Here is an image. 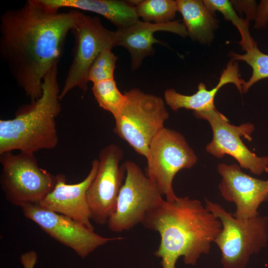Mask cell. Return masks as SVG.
<instances>
[{"mask_svg": "<svg viewBox=\"0 0 268 268\" xmlns=\"http://www.w3.org/2000/svg\"><path fill=\"white\" fill-rule=\"evenodd\" d=\"M205 206L221 221V230L214 243L221 252L223 268H246L250 257L268 242V218L258 216L239 220L220 204L205 199Z\"/></svg>", "mask_w": 268, "mask_h": 268, "instance_id": "4", "label": "cell"}, {"mask_svg": "<svg viewBox=\"0 0 268 268\" xmlns=\"http://www.w3.org/2000/svg\"><path fill=\"white\" fill-rule=\"evenodd\" d=\"M24 268H34L37 261V254L33 251L23 254L20 258Z\"/></svg>", "mask_w": 268, "mask_h": 268, "instance_id": "26", "label": "cell"}, {"mask_svg": "<svg viewBox=\"0 0 268 268\" xmlns=\"http://www.w3.org/2000/svg\"><path fill=\"white\" fill-rule=\"evenodd\" d=\"M207 9L214 14L216 11L221 12L224 18L230 20L239 30L241 40L239 42L243 50H249L256 46L255 42L249 32V20L240 17L231 1L227 0H202Z\"/></svg>", "mask_w": 268, "mask_h": 268, "instance_id": "20", "label": "cell"}, {"mask_svg": "<svg viewBox=\"0 0 268 268\" xmlns=\"http://www.w3.org/2000/svg\"><path fill=\"white\" fill-rule=\"evenodd\" d=\"M245 82L240 78L238 63L231 59L221 73L219 82L215 87L208 90L205 85L201 82L198 85L197 92L191 95H183L174 89H168L164 94V100L173 111L181 108L192 110L194 112L205 111L215 108L214 104L215 96L223 85L233 83L242 93Z\"/></svg>", "mask_w": 268, "mask_h": 268, "instance_id": "16", "label": "cell"}, {"mask_svg": "<svg viewBox=\"0 0 268 268\" xmlns=\"http://www.w3.org/2000/svg\"><path fill=\"white\" fill-rule=\"evenodd\" d=\"M98 165V160H93L88 175L83 181L75 184H67L64 175H57L54 189L39 204L45 208L66 215L94 231V227L90 222L91 213L87 193L97 174Z\"/></svg>", "mask_w": 268, "mask_h": 268, "instance_id": "14", "label": "cell"}, {"mask_svg": "<svg viewBox=\"0 0 268 268\" xmlns=\"http://www.w3.org/2000/svg\"><path fill=\"white\" fill-rule=\"evenodd\" d=\"M58 70L56 65L44 77L39 98L21 106L13 119L0 120V154L14 150L34 153L57 146L56 119L61 111Z\"/></svg>", "mask_w": 268, "mask_h": 268, "instance_id": "3", "label": "cell"}, {"mask_svg": "<svg viewBox=\"0 0 268 268\" xmlns=\"http://www.w3.org/2000/svg\"><path fill=\"white\" fill-rule=\"evenodd\" d=\"M131 2L134 5L138 17L145 22H169L178 11L176 1L172 0H144Z\"/></svg>", "mask_w": 268, "mask_h": 268, "instance_id": "19", "label": "cell"}, {"mask_svg": "<svg viewBox=\"0 0 268 268\" xmlns=\"http://www.w3.org/2000/svg\"><path fill=\"white\" fill-rule=\"evenodd\" d=\"M255 20L254 27L256 28L266 26L268 23V0L261 1Z\"/></svg>", "mask_w": 268, "mask_h": 268, "instance_id": "25", "label": "cell"}, {"mask_svg": "<svg viewBox=\"0 0 268 268\" xmlns=\"http://www.w3.org/2000/svg\"><path fill=\"white\" fill-rule=\"evenodd\" d=\"M71 31L75 37V46L72 61L59 95L60 101L74 88L86 91L89 70L95 59L104 50L118 46L116 31L104 27L97 17L82 13Z\"/></svg>", "mask_w": 268, "mask_h": 268, "instance_id": "8", "label": "cell"}, {"mask_svg": "<svg viewBox=\"0 0 268 268\" xmlns=\"http://www.w3.org/2000/svg\"><path fill=\"white\" fill-rule=\"evenodd\" d=\"M142 224L160 236L154 254L161 259L162 268H177L180 257L186 265L195 266L202 254L209 253L222 228L220 220L201 201L188 197L173 201L163 199Z\"/></svg>", "mask_w": 268, "mask_h": 268, "instance_id": "2", "label": "cell"}, {"mask_svg": "<svg viewBox=\"0 0 268 268\" xmlns=\"http://www.w3.org/2000/svg\"><path fill=\"white\" fill-rule=\"evenodd\" d=\"M246 52L243 55L235 52L230 53L232 60L244 61L252 68L251 78L243 85V92H246L259 80L268 78V55L261 52L257 46Z\"/></svg>", "mask_w": 268, "mask_h": 268, "instance_id": "22", "label": "cell"}, {"mask_svg": "<svg viewBox=\"0 0 268 268\" xmlns=\"http://www.w3.org/2000/svg\"><path fill=\"white\" fill-rule=\"evenodd\" d=\"M118 57L111 49L102 51L92 64L88 72L89 81L94 83L114 79V70Z\"/></svg>", "mask_w": 268, "mask_h": 268, "instance_id": "23", "label": "cell"}, {"mask_svg": "<svg viewBox=\"0 0 268 268\" xmlns=\"http://www.w3.org/2000/svg\"><path fill=\"white\" fill-rule=\"evenodd\" d=\"M126 103L115 118L113 132L146 159L151 141L163 128L169 115L163 100L139 89L125 93Z\"/></svg>", "mask_w": 268, "mask_h": 268, "instance_id": "5", "label": "cell"}, {"mask_svg": "<svg viewBox=\"0 0 268 268\" xmlns=\"http://www.w3.org/2000/svg\"><path fill=\"white\" fill-rule=\"evenodd\" d=\"M176 1L178 11L183 16L188 35L194 40L202 43L211 42L218 23L203 1L177 0Z\"/></svg>", "mask_w": 268, "mask_h": 268, "instance_id": "18", "label": "cell"}, {"mask_svg": "<svg viewBox=\"0 0 268 268\" xmlns=\"http://www.w3.org/2000/svg\"><path fill=\"white\" fill-rule=\"evenodd\" d=\"M82 14L74 9L59 12L40 0H28L1 14L0 58L31 101L41 96L44 78L58 65L67 36Z\"/></svg>", "mask_w": 268, "mask_h": 268, "instance_id": "1", "label": "cell"}, {"mask_svg": "<svg viewBox=\"0 0 268 268\" xmlns=\"http://www.w3.org/2000/svg\"><path fill=\"white\" fill-rule=\"evenodd\" d=\"M233 6L237 10L244 11L246 14L248 20L255 19L258 8L255 0H232Z\"/></svg>", "mask_w": 268, "mask_h": 268, "instance_id": "24", "label": "cell"}, {"mask_svg": "<svg viewBox=\"0 0 268 268\" xmlns=\"http://www.w3.org/2000/svg\"><path fill=\"white\" fill-rule=\"evenodd\" d=\"M43 4L59 10L63 7L84 10L102 15L118 29L139 20L135 6L130 1L118 0H41Z\"/></svg>", "mask_w": 268, "mask_h": 268, "instance_id": "17", "label": "cell"}, {"mask_svg": "<svg viewBox=\"0 0 268 268\" xmlns=\"http://www.w3.org/2000/svg\"><path fill=\"white\" fill-rule=\"evenodd\" d=\"M146 160V175L165 200L173 201L178 197L172 185L175 175L193 167L198 157L181 134L164 127L151 141Z\"/></svg>", "mask_w": 268, "mask_h": 268, "instance_id": "7", "label": "cell"}, {"mask_svg": "<svg viewBox=\"0 0 268 268\" xmlns=\"http://www.w3.org/2000/svg\"><path fill=\"white\" fill-rule=\"evenodd\" d=\"M92 91L99 106L116 118L126 102L125 93L118 89L114 79L93 83Z\"/></svg>", "mask_w": 268, "mask_h": 268, "instance_id": "21", "label": "cell"}, {"mask_svg": "<svg viewBox=\"0 0 268 268\" xmlns=\"http://www.w3.org/2000/svg\"><path fill=\"white\" fill-rule=\"evenodd\" d=\"M0 162L1 189L12 205L39 204L56 186V176L39 167L34 153L5 152L0 154Z\"/></svg>", "mask_w": 268, "mask_h": 268, "instance_id": "6", "label": "cell"}, {"mask_svg": "<svg viewBox=\"0 0 268 268\" xmlns=\"http://www.w3.org/2000/svg\"><path fill=\"white\" fill-rule=\"evenodd\" d=\"M217 171L222 177L218 186L221 196L236 205L233 216L244 220L260 215V205L268 201V180L247 175L235 164H219Z\"/></svg>", "mask_w": 268, "mask_h": 268, "instance_id": "13", "label": "cell"}, {"mask_svg": "<svg viewBox=\"0 0 268 268\" xmlns=\"http://www.w3.org/2000/svg\"><path fill=\"white\" fill-rule=\"evenodd\" d=\"M170 32L185 37L188 35L184 23L172 21L165 23H154L139 20L116 31L118 46L124 47L131 57L132 70L137 68L143 60L153 53V45L162 42L154 37L157 31Z\"/></svg>", "mask_w": 268, "mask_h": 268, "instance_id": "15", "label": "cell"}, {"mask_svg": "<svg viewBox=\"0 0 268 268\" xmlns=\"http://www.w3.org/2000/svg\"><path fill=\"white\" fill-rule=\"evenodd\" d=\"M193 114L197 118L206 120L211 128L213 137L206 146L207 152L218 158L228 154L238 161L241 168L256 175L268 172V156H257L247 147L241 137L252 140L251 135L255 129L253 124L232 125L215 108L194 112Z\"/></svg>", "mask_w": 268, "mask_h": 268, "instance_id": "10", "label": "cell"}, {"mask_svg": "<svg viewBox=\"0 0 268 268\" xmlns=\"http://www.w3.org/2000/svg\"><path fill=\"white\" fill-rule=\"evenodd\" d=\"M122 149L115 144H109L100 151L97 174L87 193L91 219L103 225L115 210L117 199L126 174Z\"/></svg>", "mask_w": 268, "mask_h": 268, "instance_id": "11", "label": "cell"}, {"mask_svg": "<svg viewBox=\"0 0 268 268\" xmlns=\"http://www.w3.org/2000/svg\"><path fill=\"white\" fill-rule=\"evenodd\" d=\"M23 214L36 223L48 235L84 258L99 247L122 237L100 236L82 224L63 214L47 209L39 204L21 207Z\"/></svg>", "mask_w": 268, "mask_h": 268, "instance_id": "12", "label": "cell"}, {"mask_svg": "<svg viewBox=\"0 0 268 268\" xmlns=\"http://www.w3.org/2000/svg\"><path fill=\"white\" fill-rule=\"evenodd\" d=\"M126 179L117 199L115 211L108 221L115 232L127 231L142 223L147 213L163 199L155 185L134 162L124 163Z\"/></svg>", "mask_w": 268, "mask_h": 268, "instance_id": "9", "label": "cell"}]
</instances>
